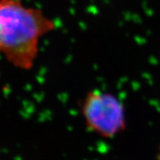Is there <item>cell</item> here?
<instances>
[{
    "instance_id": "cell-2",
    "label": "cell",
    "mask_w": 160,
    "mask_h": 160,
    "mask_svg": "<svg viewBox=\"0 0 160 160\" xmlns=\"http://www.w3.org/2000/svg\"><path fill=\"white\" fill-rule=\"evenodd\" d=\"M79 110L87 129L102 138L112 139L126 130V108L114 93L89 90L80 101Z\"/></svg>"
},
{
    "instance_id": "cell-1",
    "label": "cell",
    "mask_w": 160,
    "mask_h": 160,
    "mask_svg": "<svg viewBox=\"0 0 160 160\" xmlns=\"http://www.w3.org/2000/svg\"><path fill=\"white\" fill-rule=\"evenodd\" d=\"M57 29L42 9L21 0H0V53L21 70L34 68L41 41Z\"/></svg>"
},
{
    "instance_id": "cell-3",
    "label": "cell",
    "mask_w": 160,
    "mask_h": 160,
    "mask_svg": "<svg viewBox=\"0 0 160 160\" xmlns=\"http://www.w3.org/2000/svg\"><path fill=\"white\" fill-rule=\"evenodd\" d=\"M157 160H160V146L158 147V154H157Z\"/></svg>"
}]
</instances>
